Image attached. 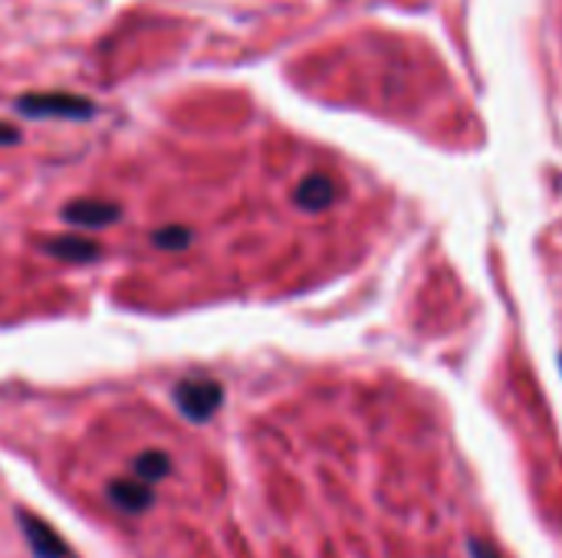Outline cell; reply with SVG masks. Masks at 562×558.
Returning <instances> with one entry per match:
<instances>
[{
    "label": "cell",
    "instance_id": "1",
    "mask_svg": "<svg viewBox=\"0 0 562 558\" xmlns=\"http://www.w3.org/2000/svg\"><path fill=\"white\" fill-rule=\"evenodd\" d=\"M16 109L30 118H92L95 105L89 99L79 95H66V92H33V95H20Z\"/></svg>",
    "mask_w": 562,
    "mask_h": 558
},
{
    "label": "cell",
    "instance_id": "2",
    "mask_svg": "<svg viewBox=\"0 0 562 558\" xmlns=\"http://www.w3.org/2000/svg\"><path fill=\"white\" fill-rule=\"evenodd\" d=\"M119 214H122V207L112 204V201H102V197H79V201H69V204L63 207V220H66V224H72V227H89V230L115 224Z\"/></svg>",
    "mask_w": 562,
    "mask_h": 558
},
{
    "label": "cell",
    "instance_id": "3",
    "mask_svg": "<svg viewBox=\"0 0 562 558\" xmlns=\"http://www.w3.org/2000/svg\"><path fill=\"white\" fill-rule=\"evenodd\" d=\"M178 405L184 414H191L194 421L214 414V408L221 405V385L217 382H207V378H191V382H181L178 391H175Z\"/></svg>",
    "mask_w": 562,
    "mask_h": 558
},
{
    "label": "cell",
    "instance_id": "4",
    "mask_svg": "<svg viewBox=\"0 0 562 558\" xmlns=\"http://www.w3.org/2000/svg\"><path fill=\"white\" fill-rule=\"evenodd\" d=\"M40 247L49 257L66 260V263H89L102 253V247L86 237H46V240H40Z\"/></svg>",
    "mask_w": 562,
    "mask_h": 558
},
{
    "label": "cell",
    "instance_id": "5",
    "mask_svg": "<svg viewBox=\"0 0 562 558\" xmlns=\"http://www.w3.org/2000/svg\"><path fill=\"white\" fill-rule=\"evenodd\" d=\"M336 201V184H333V178H326V174H310V178H303L300 181V187H296V204L300 207H306V210H326L329 204Z\"/></svg>",
    "mask_w": 562,
    "mask_h": 558
},
{
    "label": "cell",
    "instance_id": "6",
    "mask_svg": "<svg viewBox=\"0 0 562 558\" xmlns=\"http://www.w3.org/2000/svg\"><path fill=\"white\" fill-rule=\"evenodd\" d=\"M151 243H155L158 250H184V247L191 243V230L181 227V224H171V227L155 230V234H151Z\"/></svg>",
    "mask_w": 562,
    "mask_h": 558
},
{
    "label": "cell",
    "instance_id": "7",
    "mask_svg": "<svg viewBox=\"0 0 562 558\" xmlns=\"http://www.w3.org/2000/svg\"><path fill=\"white\" fill-rule=\"evenodd\" d=\"M20 141V132L13 125H0V145H16Z\"/></svg>",
    "mask_w": 562,
    "mask_h": 558
}]
</instances>
